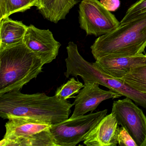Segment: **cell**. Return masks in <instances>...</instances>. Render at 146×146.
Wrapping results in <instances>:
<instances>
[{
    "label": "cell",
    "mask_w": 146,
    "mask_h": 146,
    "mask_svg": "<svg viewBox=\"0 0 146 146\" xmlns=\"http://www.w3.org/2000/svg\"><path fill=\"white\" fill-rule=\"evenodd\" d=\"M73 106L67 100L44 93L28 94L13 90L0 95V116L3 119L28 117L54 125L68 119Z\"/></svg>",
    "instance_id": "1"
},
{
    "label": "cell",
    "mask_w": 146,
    "mask_h": 146,
    "mask_svg": "<svg viewBox=\"0 0 146 146\" xmlns=\"http://www.w3.org/2000/svg\"><path fill=\"white\" fill-rule=\"evenodd\" d=\"M44 65L23 41L0 49V95L21 90L37 77Z\"/></svg>",
    "instance_id": "2"
},
{
    "label": "cell",
    "mask_w": 146,
    "mask_h": 146,
    "mask_svg": "<svg viewBox=\"0 0 146 146\" xmlns=\"http://www.w3.org/2000/svg\"><path fill=\"white\" fill-rule=\"evenodd\" d=\"M146 47V12L101 36L90 47L96 60L106 56H130L143 54Z\"/></svg>",
    "instance_id": "3"
},
{
    "label": "cell",
    "mask_w": 146,
    "mask_h": 146,
    "mask_svg": "<svg viewBox=\"0 0 146 146\" xmlns=\"http://www.w3.org/2000/svg\"><path fill=\"white\" fill-rule=\"evenodd\" d=\"M65 59L66 71L64 75L66 78L70 76H79L84 82H94L128 97L137 105L146 109V94L137 90L121 79L113 78L102 72L93 65L84 59L80 54L77 46L70 47L67 50Z\"/></svg>",
    "instance_id": "4"
},
{
    "label": "cell",
    "mask_w": 146,
    "mask_h": 146,
    "mask_svg": "<svg viewBox=\"0 0 146 146\" xmlns=\"http://www.w3.org/2000/svg\"><path fill=\"white\" fill-rule=\"evenodd\" d=\"M107 109L67 119L50 128L57 146H75L84 141L107 115Z\"/></svg>",
    "instance_id": "5"
},
{
    "label": "cell",
    "mask_w": 146,
    "mask_h": 146,
    "mask_svg": "<svg viewBox=\"0 0 146 146\" xmlns=\"http://www.w3.org/2000/svg\"><path fill=\"white\" fill-rule=\"evenodd\" d=\"M78 12L80 27L87 35L101 36L112 32L120 25L98 0H82Z\"/></svg>",
    "instance_id": "6"
},
{
    "label": "cell",
    "mask_w": 146,
    "mask_h": 146,
    "mask_svg": "<svg viewBox=\"0 0 146 146\" xmlns=\"http://www.w3.org/2000/svg\"><path fill=\"white\" fill-rule=\"evenodd\" d=\"M111 113L137 146H146V116L131 99L126 97L114 101Z\"/></svg>",
    "instance_id": "7"
},
{
    "label": "cell",
    "mask_w": 146,
    "mask_h": 146,
    "mask_svg": "<svg viewBox=\"0 0 146 146\" xmlns=\"http://www.w3.org/2000/svg\"><path fill=\"white\" fill-rule=\"evenodd\" d=\"M23 41L40 58L44 64L56 59L61 46L49 30L40 29L32 25L28 26Z\"/></svg>",
    "instance_id": "8"
},
{
    "label": "cell",
    "mask_w": 146,
    "mask_h": 146,
    "mask_svg": "<svg viewBox=\"0 0 146 146\" xmlns=\"http://www.w3.org/2000/svg\"><path fill=\"white\" fill-rule=\"evenodd\" d=\"M84 86L75 97L73 103L74 111L70 118H75L85 115L89 111L93 112L100 104L108 99L119 98L122 95L111 90L101 89L97 83L84 82Z\"/></svg>",
    "instance_id": "9"
},
{
    "label": "cell",
    "mask_w": 146,
    "mask_h": 146,
    "mask_svg": "<svg viewBox=\"0 0 146 146\" xmlns=\"http://www.w3.org/2000/svg\"><path fill=\"white\" fill-rule=\"evenodd\" d=\"M93 64L107 76L121 79L131 69L146 65V55L106 56L97 59Z\"/></svg>",
    "instance_id": "10"
},
{
    "label": "cell",
    "mask_w": 146,
    "mask_h": 146,
    "mask_svg": "<svg viewBox=\"0 0 146 146\" xmlns=\"http://www.w3.org/2000/svg\"><path fill=\"white\" fill-rule=\"evenodd\" d=\"M119 125L112 113L106 115L89 134L84 144L87 146H117Z\"/></svg>",
    "instance_id": "11"
},
{
    "label": "cell",
    "mask_w": 146,
    "mask_h": 146,
    "mask_svg": "<svg viewBox=\"0 0 146 146\" xmlns=\"http://www.w3.org/2000/svg\"><path fill=\"white\" fill-rule=\"evenodd\" d=\"M51 126L46 122L28 117H11L6 123L3 138L13 140L28 137L50 129Z\"/></svg>",
    "instance_id": "12"
},
{
    "label": "cell",
    "mask_w": 146,
    "mask_h": 146,
    "mask_svg": "<svg viewBox=\"0 0 146 146\" xmlns=\"http://www.w3.org/2000/svg\"><path fill=\"white\" fill-rule=\"evenodd\" d=\"M80 0H40L41 14L50 22L57 23L66 18L71 9Z\"/></svg>",
    "instance_id": "13"
},
{
    "label": "cell",
    "mask_w": 146,
    "mask_h": 146,
    "mask_svg": "<svg viewBox=\"0 0 146 146\" xmlns=\"http://www.w3.org/2000/svg\"><path fill=\"white\" fill-rule=\"evenodd\" d=\"M27 28L21 21L9 17L0 20V49L23 41Z\"/></svg>",
    "instance_id": "14"
},
{
    "label": "cell",
    "mask_w": 146,
    "mask_h": 146,
    "mask_svg": "<svg viewBox=\"0 0 146 146\" xmlns=\"http://www.w3.org/2000/svg\"><path fill=\"white\" fill-rule=\"evenodd\" d=\"M1 146H57L50 129L28 137L13 140L3 138Z\"/></svg>",
    "instance_id": "15"
},
{
    "label": "cell",
    "mask_w": 146,
    "mask_h": 146,
    "mask_svg": "<svg viewBox=\"0 0 146 146\" xmlns=\"http://www.w3.org/2000/svg\"><path fill=\"white\" fill-rule=\"evenodd\" d=\"M40 0H0V20L16 13L24 12L32 7H40Z\"/></svg>",
    "instance_id": "16"
},
{
    "label": "cell",
    "mask_w": 146,
    "mask_h": 146,
    "mask_svg": "<svg viewBox=\"0 0 146 146\" xmlns=\"http://www.w3.org/2000/svg\"><path fill=\"white\" fill-rule=\"evenodd\" d=\"M119 79L137 90L146 94V65L131 69Z\"/></svg>",
    "instance_id": "17"
},
{
    "label": "cell",
    "mask_w": 146,
    "mask_h": 146,
    "mask_svg": "<svg viewBox=\"0 0 146 146\" xmlns=\"http://www.w3.org/2000/svg\"><path fill=\"white\" fill-rule=\"evenodd\" d=\"M84 86V84L81 82L76 81L74 78H72L67 82L57 88L54 95L60 99L66 100L75 94H78Z\"/></svg>",
    "instance_id": "18"
},
{
    "label": "cell",
    "mask_w": 146,
    "mask_h": 146,
    "mask_svg": "<svg viewBox=\"0 0 146 146\" xmlns=\"http://www.w3.org/2000/svg\"><path fill=\"white\" fill-rule=\"evenodd\" d=\"M146 12V0H139L128 9L120 22V24L129 23Z\"/></svg>",
    "instance_id": "19"
},
{
    "label": "cell",
    "mask_w": 146,
    "mask_h": 146,
    "mask_svg": "<svg viewBox=\"0 0 146 146\" xmlns=\"http://www.w3.org/2000/svg\"><path fill=\"white\" fill-rule=\"evenodd\" d=\"M118 144L119 146H137L132 137L123 127L119 129L117 135Z\"/></svg>",
    "instance_id": "20"
},
{
    "label": "cell",
    "mask_w": 146,
    "mask_h": 146,
    "mask_svg": "<svg viewBox=\"0 0 146 146\" xmlns=\"http://www.w3.org/2000/svg\"><path fill=\"white\" fill-rule=\"evenodd\" d=\"M104 7L110 12L116 11L120 6L119 0H100Z\"/></svg>",
    "instance_id": "21"
}]
</instances>
